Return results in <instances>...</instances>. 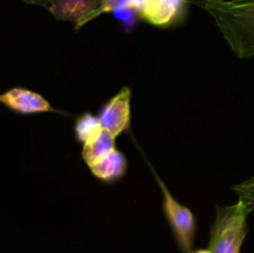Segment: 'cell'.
<instances>
[{
	"mask_svg": "<svg viewBox=\"0 0 254 253\" xmlns=\"http://www.w3.org/2000/svg\"><path fill=\"white\" fill-rule=\"evenodd\" d=\"M221 34L241 59L254 56V2L212 0L203 5Z\"/></svg>",
	"mask_w": 254,
	"mask_h": 253,
	"instance_id": "obj_1",
	"label": "cell"
},
{
	"mask_svg": "<svg viewBox=\"0 0 254 253\" xmlns=\"http://www.w3.org/2000/svg\"><path fill=\"white\" fill-rule=\"evenodd\" d=\"M252 211L241 200L235 205L217 206L215 222L211 227L208 251L211 253H241L248 233L247 218Z\"/></svg>",
	"mask_w": 254,
	"mask_h": 253,
	"instance_id": "obj_2",
	"label": "cell"
},
{
	"mask_svg": "<svg viewBox=\"0 0 254 253\" xmlns=\"http://www.w3.org/2000/svg\"><path fill=\"white\" fill-rule=\"evenodd\" d=\"M151 171L154 174L156 184L163 195V211L168 220L169 226L173 230L175 240L178 242L179 247L184 253H191L193 246V240H195L196 232V221L193 217L192 211L189 207L184 206L183 203L179 202L168 186L165 185L163 180L159 178L158 174L153 170L150 166Z\"/></svg>",
	"mask_w": 254,
	"mask_h": 253,
	"instance_id": "obj_3",
	"label": "cell"
},
{
	"mask_svg": "<svg viewBox=\"0 0 254 253\" xmlns=\"http://www.w3.org/2000/svg\"><path fill=\"white\" fill-rule=\"evenodd\" d=\"M130 101L131 89L123 87L99 111L98 119L102 128L116 138L130 126Z\"/></svg>",
	"mask_w": 254,
	"mask_h": 253,
	"instance_id": "obj_4",
	"label": "cell"
},
{
	"mask_svg": "<svg viewBox=\"0 0 254 253\" xmlns=\"http://www.w3.org/2000/svg\"><path fill=\"white\" fill-rule=\"evenodd\" d=\"M0 102L6 108L19 114H24V116L55 111L44 96L24 87H14V88L7 89L5 93L0 96Z\"/></svg>",
	"mask_w": 254,
	"mask_h": 253,
	"instance_id": "obj_5",
	"label": "cell"
},
{
	"mask_svg": "<svg viewBox=\"0 0 254 253\" xmlns=\"http://www.w3.org/2000/svg\"><path fill=\"white\" fill-rule=\"evenodd\" d=\"M102 0H49L47 9L62 21H73L76 30L81 29L82 22L101 5Z\"/></svg>",
	"mask_w": 254,
	"mask_h": 253,
	"instance_id": "obj_6",
	"label": "cell"
},
{
	"mask_svg": "<svg viewBox=\"0 0 254 253\" xmlns=\"http://www.w3.org/2000/svg\"><path fill=\"white\" fill-rule=\"evenodd\" d=\"M186 0H148L140 19L155 26H168L180 17Z\"/></svg>",
	"mask_w": 254,
	"mask_h": 253,
	"instance_id": "obj_7",
	"label": "cell"
},
{
	"mask_svg": "<svg viewBox=\"0 0 254 253\" xmlns=\"http://www.w3.org/2000/svg\"><path fill=\"white\" fill-rule=\"evenodd\" d=\"M88 168L91 173L103 183H113L126 175L128 164L124 154L118 149H114Z\"/></svg>",
	"mask_w": 254,
	"mask_h": 253,
	"instance_id": "obj_8",
	"label": "cell"
},
{
	"mask_svg": "<svg viewBox=\"0 0 254 253\" xmlns=\"http://www.w3.org/2000/svg\"><path fill=\"white\" fill-rule=\"evenodd\" d=\"M116 148V136L112 135L107 130L102 129L99 133H97L93 138L89 139L87 143L82 146V158L87 166H91L99 159L106 156Z\"/></svg>",
	"mask_w": 254,
	"mask_h": 253,
	"instance_id": "obj_9",
	"label": "cell"
},
{
	"mask_svg": "<svg viewBox=\"0 0 254 253\" xmlns=\"http://www.w3.org/2000/svg\"><path fill=\"white\" fill-rule=\"evenodd\" d=\"M101 122L98 116H93L92 113H83L76 119L74 123V136L77 141L84 144L93 138L97 133L102 130Z\"/></svg>",
	"mask_w": 254,
	"mask_h": 253,
	"instance_id": "obj_10",
	"label": "cell"
},
{
	"mask_svg": "<svg viewBox=\"0 0 254 253\" xmlns=\"http://www.w3.org/2000/svg\"><path fill=\"white\" fill-rule=\"evenodd\" d=\"M122 9H133V0H102L101 5L82 22V26L106 12H116Z\"/></svg>",
	"mask_w": 254,
	"mask_h": 253,
	"instance_id": "obj_11",
	"label": "cell"
},
{
	"mask_svg": "<svg viewBox=\"0 0 254 253\" xmlns=\"http://www.w3.org/2000/svg\"><path fill=\"white\" fill-rule=\"evenodd\" d=\"M186 1L192 2V4H196V5H198V6L203 7V5L207 4V2H210V1H212V0H186Z\"/></svg>",
	"mask_w": 254,
	"mask_h": 253,
	"instance_id": "obj_12",
	"label": "cell"
},
{
	"mask_svg": "<svg viewBox=\"0 0 254 253\" xmlns=\"http://www.w3.org/2000/svg\"><path fill=\"white\" fill-rule=\"evenodd\" d=\"M25 1L34 2V4H39V2H41V4H45V1L49 2V0H25Z\"/></svg>",
	"mask_w": 254,
	"mask_h": 253,
	"instance_id": "obj_13",
	"label": "cell"
},
{
	"mask_svg": "<svg viewBox=\"0 0 254 253\" xmlns=\"http://www.w3.org/2000/svg\"><path fill=\"white\" fill-rule=\"evenodd\" d=\"M193 253H211V252L208 250H200V251H196V252Z\"/></svg>",
	"mask_w": 254,
	"mask_h": 253,
	"instance_id": "obj_14",
	"label": "cell"
},
{
	"mask_svg": "<svg viewBox=\"0 0 254 253\" xmlns=\"http://www.w3.org/2000/svg\"><path fill=\"white\" fill-rule=\"evenodd\" d=\"M237 2H254V0H236Z\"/></svg>",
	"mask_w": 254,
	"mask_h": 253,
	"instance_id": "obj_15",
	"label": "cell"
}]
</instances>
